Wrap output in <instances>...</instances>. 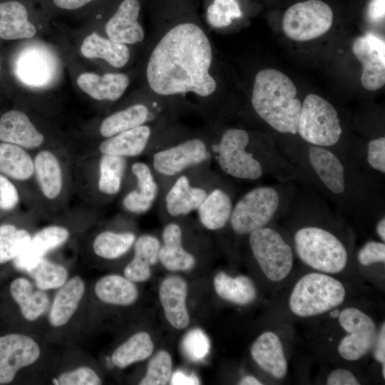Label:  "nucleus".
<instances>
[{
	"instance_id": "6e6552de",
	"label": "nucleus",
	"mask_w": 385,
	"mask_h": 385,
	"mask_svg": "<svg viewBox=\"0 0 385 385\" xmlns=\"http://www.w3.org/2000/svg\"><path fill=\"white\" fill-rule=\"evenodd\" d=\"M297 135L306 143L330 149L350 158L340 145L343 128L337 109L317 94H308L302 103Z\"/></svg>"
},
{
	"instance_id": "a18cd8bd",
	"label": "nucleus",
	"mask_w": 385,
	"mask_h": 385,
	"mask_svg": "<svg viewBox=\"0 0 385 385\" xmlns=\"http://www.w3.org/2000/svg\"><path fill=\"white\" fill-rule=\"evenodd\" d=\"M61 385H98L101 381L91 368L83 366L61 374L57 380Z\"/></svg>"
},
{
	"instance_id": "b1692460",
	"label": "nucleus",
	"mask_w": 385,
	"mask_h": 385,
	"mask_svg": "<svg viewBox=\"0 0 385 385\" xmlns=\"http://www.w3.org/2000/svg\"><path fill=\"white\" fill-rule=\"evenodd\" d=\"M151 135V128L147 124H143L104 138L98 145V151L101 154L125 158L136 157L145 150Z\"/></svg>"
},
{
	"instance_id": "f03ea898",
	"label": "nucleus",
	"mask_w": 385,
	"mask_h": 385,
	"mask_svg": "<svg viewBox=\"0 0 385 385\" xmlns=\"http://www.w3.org/2000/svg\"><path fill=\"white\" fill-rule=\"evenodd\" d=\"M300 140L277 148L298 171L300 180L328 200L340 215L384 210L381 179L350 158Z\"/></svg>"
},
{
	"instance_id": "72a5a7b5",
	"label": "nucleus",
	"mask_w": 385,
	"mask_h": 385,
	"mask_svg": "<svg viewBox=\"0 0 385 385\" xmlns=\"http://www.w3.org/2000/svg\"><path fill=\"white\" fill-rule=\"evenodd\" d=\"M150 116L148 107L135 103L114 112L104 118L99 125V133L103 138L145 124Z\"/></svg>"
},
{
	"instance_id": "f257e3e1",
	"label": "nucleus",
	"mask_w": 385,
	"mask_h": 385,
	"mask_svg": "<svg viewBox=\"0 0 385 385\" xmlns=\"http://www.w3.org/2000/svg\"><path fill=\"white\" fill-rule=\"evenodd\" d=\"M157 37L145 68L149 90L163 98L210 99L218 83L214 53L193 0H149Z\"/></svg>"
},
{
	"instance_id": "2eb2a0df",
	"label": "nucleus",
	"mask_w": 385,
	"mask_h": 385,
	"mask_svg": "<svg viewBox=\"0 0 385 385\" xmlns=\"http://www.w3.org/2000/svg\"><path fill=\"white\" fill-rule=\"evenodd\" d=\"M39 356L38 345L28 336L10 334L0 337V384L12 381L20 369L32 364Z\"/></svg>"
},
{
	"instance_id": "4468645a",
	"label": "nucleus",
	"mask_w": 385,
	"mask_h": 385,
	"mask_svg": "<svg viewBox=\"0 0 385 385\" xmlns=\"http://www.w3.org/2000/svg\"><path fill=\"white\" fill-rule=\"evenodd\" d=\"M352 52L362 65L361 83L369 91H374L385 84V42L372 33L356 38Z\"/></svg>"
},
{
	"instance_id": "0eeeda50",
	"label": "nucleus",
	"mask_w": 385,
	"mask_h": 385,
	"mask_svg": "<svg viewBox=\"0 0 385 385\" xmlns=\"http://www.w3.org/2000/svg\"><path fill=\"white\" fill-rule=\"evenodd\" d=\"M346 297L344 284L332 274L313 271L301 277L288 298L291 312L301 318L314 317L341 306Z\"/></svg>"
},
{
	"instance_id": "412c9836",
	"label": "nucleus",
	"mask_w": 385,
	"mask_h": 385,
	"mask_svg": "<svg viewBox=\"0 0 385 385\" xmlns=\"http://www.w3.org/2000/svg\"><path fill=\"white\" fill-rule=\"evenodd\" d=\"M188 285L179 276L165 278L159 288V297L168 322L177 329H183L190 323L186 307Z\"/></svg>"
},
{
	"instance_id": "7c9ffc66",
	"label": "nucleus",
	"mask_w": 385,
	"mask_h": 385,
	"mask_svg": "<svg viewBox=\"0 0 385 385\" xmlns=\"http://www.w3.org/2000/svg\"><path fill=\"white\" fill-rule=\"evenodd\" d=\"M84 290V282L78 276L72 277L60 287L49 313V321L52 326L60 327L68 322L77 309Z\"/></svg>"
},
{
	"instance_id": "8fccbe9b",
	"label": "nucleus",
	"mask_w": 385,
	"mask_h": 385,
	"mask_svg": "<svg viewBox=\"0 0 385 385\" xmlns=\"http://www.w3.org/2000/svg\"><path fill=\"white\" fill-rule=\"evenodd\" d=\"M327 385H359V381L349 369L337 368L332 370L326 380Z\"/></svg>"
},
{
	"instance_id": "4d7b16f0",
	"label": "nucleus",
	"mask_w": 385,
	"mask_h": 385,
	"mask_svg": "<svg viewBox=\"0 0 385 385\" xmlns=\"http://www.w3.org/2000/svg\"><path fill=\"white\" fill-rule=\"evenodd\" d=\"M240 385H262V383L256 377L247 375L242 377L239 381Z\"/></svg>"
},
{
	"instance_id": "37998d69",
	"label": "nucleus",
	"mask_w": 385,
	"mask_h": 385,
	"mask_svg": "<svg viewBox=\"0 0 385 385\" xmlns=\"http://www.w3.org/2000/svg\"><path fill=\"white\" fill-rule=\"evenodd\" d=\"M130 170L136 180L135 189L154 202L158 194V185L149 166L143 162H135Z\"/></svg>"
},
{
	"instance_id": "e433bc0d",
	"label": "nucleus",
	"mask_w": 385,
	"mask_h": 385,
	"mask_svg": "<svg viewBox=\"0 0 385 385\" xmlns=\"http://www.w3.org/2000/svg\"><path fill=\"white\" fill-rule=\"evenodd\" d=\"M154 344L150 334L138 332L120 345L113 353V364L124 369L128 366L147 359L153 351Z\"/></svg>"
},
{
	"instance_id": "603ef678",
	"label": "nucleus",
	"mask_w": 385,
	"mask_h": 385,
	"mask_svg": "<svg viewBox=\"0 0 385 385\" xmlns=\"http://www.w3.org/2000/svg\"><path fill=\"white\" fill-rule=\"evenodd\" d=\"M53 9L65 11H73L83 9L96 0H48Z\"/></svg>"
},
{
	"instance_id": "de8ad7c7",
	"label": "nucleus",
	"mask_w": 385,
	"mask_h": 385,
	"mask_svg": "<svg viewBox=\"0 0 385 385\" xmlns=\"http://www.w3.org/2000/svg\"><path fill=\"white\" fill-rule=\"evenodd\" d=\"M213 12L221 26L230 24L233 19L241 16V10L236 0H215Z\"/></svg>"
},
{
	"instance_id": "c85d7f7f",
	"label": "nucleus",
	"mask_w": 385,
	"mask_h": 385,
	"mask_svg": "<svg viewBox=\"0 0 385 385\" xmlns=\"http://www.w3.org/2000/svg\"><path fill=\"white\" fill-rule=\"evenodd\" d=\"M206 195L205 190L191 186L188 177L180 176L166 194V210L173 217L188 215L197 210Z\"/></svg>"
},
{
	"instance_id": "6e6d98bb",
	"label": "nucleus",
	"mask_w": 385,
	"mask_h": 385,
	"mask_svg": "<svg viewBox=\"0 0 385 385\" xmlns=\"http://www.w3.org/2000/svg\"><path fill=\"white\" fill-rule=\"evenodd\" d=\"M375 232L380 241L385 242V215L381 213L375 225Z\"/></svg>"
},
{
	"instance_id": "79ce46f5",
	"label": "nucleus",
	"mask_w": 385,
	"mask_h": 385,
	"mask_svg": "<svg viewBox=\"0 0 385 385\" xmlns=\"http://www.w3.org/2000/svg\"><path fill=\"white\" fill-rule=\"evenodd\" d=\"M181 349L189 360L197 362L203 360L210 353V339L202 330L194 329L183 337Z\"/></svg>"
},
{
	"instance_id": "3c124183",
	"label": "nucleus",
	"mask_w": 385,
	"mask_h": 385,
	"mask_svg": "<svg viewBox=\"0 0 385 385\" xmlns=\"http://www.w3.org/2000/svg\"><path fill=\"white\" fill-rule=\"evenodd\" d=\"M375 360L381 364V374L385 379V324L381 325L378 330L376 339L372 349Z\"/></svg>"
},
{
	"instance_id": "ea45409f",
	"label": "nucleus",
	"mask_w": 385,
	"mask_h": 385,
	"mask_svg": "<svg viewBox=\"0 0 385 385\" xmlns=\"http://www.w3.org/2000/svg\"><path fill=\"white\" fill-rule=\"evenodd\" d=\"M28 273L34 279L37 288L41 290L57 289L65 284L68 277L66 268L44 257Z\"/></svg>"
},
{
	"instance_id": "bb28decb",
	"label": "nucleus",
	"mask_w": 385,
	"mask_h": 385,
	"mask_svg": "<svg viewBox=\"0 0 385 385\" xmlns=\"http://www.w3.org/2000/svg\"><path fill=\"white\" fill-rule=\"evenodd\" d=\"M233 205L229 192L216 188L207 193L197 210L200 222L207 230H221L229 223Z\"/></svg>"
},
{
	"instance_id": "5701e85b",
	"label": "nucleus",
	"mask_w": 385,
	"mask_h": 385,
	"mask_svg": "<svg viewBox=\"0 0 385 385\" xmlns=\"http://www.w3.org/2000/svg\"><path fill=\"white\" fill-rule=\"evenodd\" d=\"M76 82L81 91L93 99L115 101L124 94L130 84V78L124 73L98 75L85 72L78 76Z\"/></svg>"
},
{
	"instance_id": "13d9d810",
	"label": "nucleus",
	"mask_w": 385,
	"mask_h": 385,
	"mask_svg": "<svg viewBox=\"0 0 385 385\" xmlns=\"http://www.w3.org/2000/svg\"><path fill=\"white\" fill-rule=\"evenodd\" d=\"M0 73H1V63H0Z\"/></svg>"
},
{
	"instance_id": "7ed1b4c3",
	"label": "nucleus",
	"mask_w": 385,
	"mask_h": 385,
	"mask_svg": "<svg viewBox=\"0 0 385 385\" xmlns=\"http://www.w3.org/2000/svg\"><path fill=\"white\" fill-rule=\"evenodd\" d=\"M334 211L318 195L297 190L284 213L295 255L314 271L329 274L343 272L350 258L344 220Z\"/></svg>"
},
{
	"instance_id": "864d4df0",
	"label": "nucleus",
	"mask_w": 385,
	"mask_h": 385,
	"mask_svg": "<svg viewBox=\"0 0 385 385\" xmlns=\"http://www.w3.org/2000/svg\"><path fill=\"white\" fill-rule=\"evenodd\" d=\"M367 16L372 23H379L384 19V0H371Z\"/></svg>"
},
{
	"instance_id": "9d476101",
	"label": "nucleus",
	"mask_w": 385,
	"mask_h": 385,
	"mask_svg": "<svg viewBox=\"0 0 385 385\" xmlns=\"http://www.w3.org/2000/svg\"><path fill=\"white\" fill-rule=\"evenodd\" d=\"M34 152L33 183L37 193L46 205L58 207L66 202L71 188L66 152L48 147Z\"/></svg>"
},
{
	"instance_id": "393cba45",
	"label": "nucleus",
	"mask_w": 385,
	"mask_h": 385,
	"mask_svg": "<svg viewBox=\"0 0 385 385\" xmlns=\"http://www.w3.org/2000/svg\"><path fill=\"white\" fill-rule=\"evenodd\" d=\"M162 238L163 245L160 246L158 260L167 270L188 271L195 267V258L183 248V232L178 224H168L163 230Z\"/></svg>"
},
{
	"instance_id": "6ab92c4d",
	"label": "nucleus",
	"mask_w": 385,
	"mask_h": 385,
	"mask_svg": "<svg viewBox=\"0 0 385 385\" xmlns=\"http://www.w3.org/2000/svg\"><path fill=\"white\" fill-rule=\"evenodd\" d=\"M54 61L48 51L34 46L24 49L15 64L18 78L32 87L48 85L54 77Z\"/></svg>"
},
{
	"instance_id": "f8f14e48",
	"label": "nucleus",
	"mask_w": 385,
	"mask_h": 385,
	"mask_svg": "<svg viewBox=\"0 0 385 385\" xmlns=\"http://www.w3.org/2000/svg\"><path fill=\"white\" fill-rule=\"evenodd\" d=\"M338 322L346 333L337 346L338 354L342 359L358 361L372 350L378 329L369 314L357 307H349L340 312Z\"/></svg>"
},
{
	"instance_id": "20e7f679",
	"label": "nucleus",
	"mask_w": 385,
	"mask_h": 385,
	"mask_svg": "<svg viewBox=\"0 0 385 385\" xmlns=\"http://www.w3.org/2000/svg\"><path fill=\"white\" fill-rule=\"evenodd\" d=\"M251 145V135L247 130L236 128L225 130L217 145L220 169L242 180H258L266 175L279 182L300 180L298 171L274 143L260 151L250 149Z\"/></svg>"
},
{
	"instance_id": "1a4fd4ad",
	"label": "nucleus",
	"mask_w": 385,
	"mask_h": 385,
	"mask_svg": "<svg viewBox=\"0 0 385 385\" xmlns=\"http://www.w3.org/2000/svg\"><path fill=\"white\" fill-rule=\"evenodd\" d=\"M248 241L252 255L268 281L277 283L289 276L295 254L282 232L268 225L250 233Z\"/></svg>"
},
{
	"instance_id": "9b49d317",
	"label": "nucleus",
	"mask_w": 385,
	"mask_h": 385,
	"mask_svg": "<svg viewBox=\"0 0 385 385\" xmlns=\"http://www.w3.org/2000/svg\"><path fill=\"white\" fill-rule=\"evenodd\" d=\"M332 7L322 0H306L290 6L282 18V30L289 38L307 41L325 34L333 24Z\"/></svg>"
},
{
	"instance_id": "2f4dec72",
	"label": "nucleus",
	"mask_w": 385,
	"mask_h": 385,
	"mask_svg": "<svg viewBox=\"0 0 385 385\" xmlns=\"http://www.w3.org/2000/svg\"><path fill=\"white\" fill-rule=\"evenodd\" d=\"M214 288L224 300L241 306L251 304L257 295L255 284L246 275L233 277L221 272L214 279Z\"/></svg>"
},
{
	"instance_id": "f3484780",
	"label": "nucleus",
	"mask_w": 385,
	"mask_h": 385,
	"mask_svg": "<svg viewBox=\"0 0 385 385\" xmlns=\"http://www.w3.org/2000/svg\"><path fill=\"white\" fill-rule=\"evenodd\" d=\"M45 136L23 111L11 110L0 118V141L34 152L44 148Z\"/></svg>"
},
{
	"instance_id": "a878e982",
	"label": "nucleus",
	"mask_w": 385,
	"mask_h": 385,
	"mask_svg": "<svg viewBox=\"0 0 385 385\" xmlns=\"http://www.w3.org/2000/svg\"><path fill=\"white\" fill-rule=\"evenodd\" d=\"M134 256L124 270V275L133 282L148 280L151 276L150 267L158 261L160 241L154 236L144 235L134 242Z\"/></svg>"
},
{
	"instance_id": "39448f33",
	"label": "nucleus",
	"mask_w": 385,
	"mask_h": 385,
	"mask_svg": "<svg viewBox=\"0 0 385 385\" xmlns=\"http://www.w3.org/2000/svg\"><path fill=\"white\" fill-rule=\"evenodd\" d=\"M293 81L282 72L265 68L255 77L251 104L257 115L280 134L297 135L302 102Z\"/></svg>"
},
{
	"instance_id": "aec40b11",
	"label": "nucleus",
	"mask_w": 385,
	"mask_h": 385,
	"mask_svg": "<svg viewBox=\"0 0 385 385\" xmlns=\"http://www.w3.org/2000/svg\"><path fill=\"white\" fill-rule=\"evenodd\" d=\"M251 356L258 366L272 378L284 379L288 371V362L279 336L273 331L260 334L250 348Z\"/></svg>"
},
{
	"instance_id": "a19ab883",
	"label": "nucleus",
	"mask_w": 385,
	"mask_h": 385,
	"mask_svg": "<svg viewBox=\"0 0 385 385\" xmlns=\"http://www.w3.org/2000/svg\"><path fill=\"white\" fill-rule=\"evenodd\" d=\"M173 361L169 352L158 351L150 360L146 374L140 381V385H165L170 382Z\"/></svg>"
},
{
	"instance_id": "58836bf2",
	"label": "nucleus",
	"mask_w": 385,
	"mask_h": 385,
	"mask_svg": "<svg viewBox=\"0 0 385 385\" xmlns=\"http://www.w3.org/2000/svg\"><path fill=\"white\" fill-rule=\"evenodd\" d=\"M32 235L13 224L0 225V264L13 260L30 242Z\"/></svg>"
},
{
	"instance_id": "49530a36",
	"label": "nucleus",
	"mask_w": 385,
	"mask_h": 385,
	"mask_svg": "<svg viewBox=\"0 0 385 385\" xmlns=\"http://www.w3.org/2000/svg\"><path fill=\"white\" fill-rule=\"evenodd\" d=\"M21 200L20 193L14 183L0 173V210H14Z\"/></svg>"
},
{
	"instance_id": "f704fd0d",
	"label": "nucleus",
	"mask_w": 385,
	"mask_h": 385,
	"mask_svg": "<svg viewBox=\"0 0 385 385\" xmlns=\"http://www.w3.org/2000/svg\"><path fill=\"white\" fill-rule=\"evenodd\" d=\"M95 292L102 302L122 306L134 303L138 295L133 282L117 274L101 278L96 284Z\"/></svg>"
},
{
	"instance_id": "c756f323",
	"label": "nucleus",
	"mask_w": 385,
	"mask_h": 385,
	"mask_svg": "<svg viewBox=\"0 0 385 385\" xmlns=\"http://www.w3.org/2000/svg\"><path fill=\"white\" fill-rule=\"evenodd\" d=\"M80 50L84 57L103 59L116 68L124 67L130 58V51L127 45L114 42L96 32L91 33L84 38Z\"/></svg>"
},
{
	"instance_id": "4c0bfd02",
	"label": "nucleus",
	"mask_w": 385,
	"mask_h": 385,
	"mask_svg": "<svg viewBox=\"0 0 385 385\" xmlns=\"http://www.w3.org/2000/svg\"><path fill=\"white\" fill-rule=\"evenodd\" d=\"M135 235L129 232L103 231L94 239V253L103 259L114 260L125 255L134 245Z\"/></svg>"
},
{
	"instance_id": "a211bd4d",
	"label": "nucleus",
	"mask_w": 385,
	"mask_h": 385,
	"mask_svg": "<svg viewBox=\"0 0 385 385\" xmlns=\"http://www.w3.org/2000/svg\"><path fill=\"white\" fill-rule=\"evenodd\" d=\"M70 231L64 226L51 225L32 235L28 245L13 260L16 268L27 272L46 254L66 243Z\"/></svg>"
},
{
	"instance_id": "473e14b6",
	"label": "nucleus",
	"mask_w": 385,
	"mask_h": 385,
	"mask_svg": "<svg viewBox=\"0 0 385 385\" xmlns=\"http://www.w3.org/2000/svg\"><path fill=\"white\" fill-rule=\"evenodd\" d=\"M10 292L24 318L29 321L38 318L49 305V299L44 290L35 289L25 278L14 279L10 285Z\"/></svg>"
},
{
	"instance_id": "dca6fc26",
	"label": "nucleus",
	"mask_w": 385,
	"mask_h": 385,
	"mask_svg": "<svg viewBox=\"0 0 385 385\" xmlns=\"http://www.w3.org/2000/svg\"><path fill=\"white\" fill-rule=\"evenodd\" d=\"M207 155L206 143L200 138H192L156 152L153 155V165L159 174L173 176L202 163Z\"/></svg>"
},
{
	"instance_id": "cd10ccee",
	"label": "nucleus",
	"mask_w": 385,
	"mask_h": 385,
	"mask_svg": "<svg viewBox=\"0 0 385 385\" xmlns=\"http://www.w3.org/2000/svg\"><path fill=\"white\" fill-rule=\"evenodd\" d=\"M0 173L10 180L33 183V154L19 145L0 142Z\"/></svg>"
},
{
	"instance_id": "ddd939ff",
	"label": "nucleus",
	"mask_w": 385,
	"mask_h": 385,
	"mask_svg": "<svg viewBox=\"0 0 385 385\" xmlns=\"http://www.w3.org/2000/svg\"><path fill=\"white\" fill-rule=\"evenodd\" d=\"M142 9V0H116L105 24L107 37L127 46L142 42L145 36L140 22Z\"/></svg>"
},
{
	"instance_id": "4be33fe9",
	"label": "nucleus",
	"mask_w": 385,
	"mask_h": 385,
	"mask_svg": "<svg viewBox=\"0 0 385 385\" xmlns=\"http://www.w3.org/2000/svg\"><path fill=\"white\" fill-rule=\"evenodd\" d=\"M30 15L23 0H0V37L5 40L34 37L37 29Z\"/></svg>"
},
{
	"instance_id": "5fc2aeb1",
	"label": "nucleus",
	"mask_w": 385,
	"mask_h": 385,
	"mask_svg": "<svg viewBox=\"0 0 385 385\" xmlns=\"http://www.w3.org/2000/svg\"><path fill=\"white\" fill-rule=\"evenodd\" d=\"M170 382L172 385L200 384V381L195 375L189 374L180 370H177L172 374Z\"/></svg>"
},
{
	"instance_id": "c9c22d12",
	"label": "nucleus",
	"mask_w": 385,
	"mask_h": 385,
	"mask_svg": "<svg viewBox=\"0 0 385 385\" xmlns=\"http://www.w3.org/2000/svg\"><path fill=\"white\" fill-rule=\"evenodd\" d=\"M96 188L103 195L114 196L122 187L126 168V158L101 154L98 160Z\"/></svg>"
},
{
	"instance_id": "09e8293b",
	"label": "nucleus",
	"mask_w": 385,
	"mask_h": 385,
	"mask_svg": "<svg viewBox=\"0 0 385 385\" xmlns=\"http://www.w3.org/2000/svg\"><path fill=\"white\" fill-rule=\"evenodd\" d=\"M153 202L143 195L136 189L129 191L122 200L123 208L133 214H142L148 211Z\"/></svg>"
},
{
	"instance_id": "423d86ee",
	"label": "nucleus",
	"mask_w": 385,
	"mask_h": 385,
	"mask_svg": "<svg viewBox=\"0 0 385 385\" xmlns=\"http://www.w3.org/2000/svg\"><path fill=\"white\" fill-rule=\"evenodd\" d=\"M294 181L261 185L245 193L233 205L229 224L239 235L268 226L287 210L297 192Z\"/></svg>"
},
{
	"instance_id": "c03bdc74",
	"label": "nucleus",
	"mask_w": 385,
	"mask_h": 385,
	"mask_svg": "<svg viewBox=\"0 0 385 385\" xmlns=\"http://www.w3.org/2000/svg\"><path fill=\"white\" fill-rule=\"evenodd\" d=\"M358 263L364 267L385 263V242L380 240H369L357 251Z\"/></svg>"
}]
</instances>
